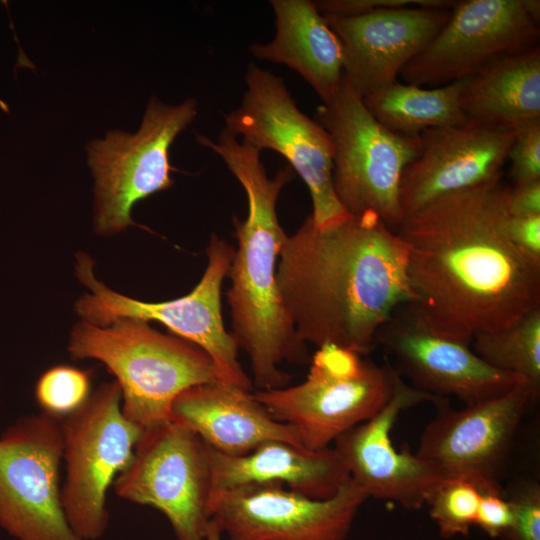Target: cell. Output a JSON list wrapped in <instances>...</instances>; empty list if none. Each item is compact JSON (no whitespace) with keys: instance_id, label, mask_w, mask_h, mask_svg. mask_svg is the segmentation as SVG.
<instances>
[{"instance_id":"5bb4252c","label":"cell","mask_w":540,"mask_h":540,"mask_svg":"<svg viewBox=\"0 0 540 540\" xmlns=\"http://www.w3.org/2000/svg\"><path fill=\"white\" fill-rule=\"evenodd\" d=\"M538 394L526 381L509 391L455 410L444 400L423 430L418 457L446 477L473 482L481 493H504L499 476L521 420Z\"/></svg>"},{"instance_id":"7c38bea8","label":"cell","mask_w":540,"mask_h":540,"mask_svg":"<svg viewBox=\"0 0 540 540\" xmlns=\"http://www.w3.org/2000/svg\"><path fill=\"white\" fill-rule=\"evenodd\" d=\"M61 420L24 416L0 436V527L16 540H83L61 504Z\"/></svg>"},{"instance_id":"9a60e30c","label":"cell","mask_w":540,"mask_h":540,"mask_svg":"<svg viewBox=\"0 0 540 540\" xmlns=\"http://www.w3.org/2000/svg\"><path fill=\"white\" fill-rule=\"evenodd\" d=\"M538 39V23L523 0L456 1L446 24L399 76L414 86H443L495 57L538 45Z\"/></svg>"},{"instance_id":"52a82bcc","label":"cell","mask_w":540,"mask_h":540,"mask_svg":"<svg viewBox=\"0 0 540 540\" xmlns=\"http://www.w3.org/2000/svg\"><path fill=\"white\" fill-rule=\"evenodd\" d=\"M314 119L333 147V187L349 215L373 212L390 228L402 220V173L419 152V136L395 133L366 108L344 78L338 92L316 109Z\"/></svg>"},{"instance_id":"603a6c76","label":"cell","mask_w":540,"mask_h":540,"mask_svg":"<svg viewBox=\"0 0 540 540\" xmlns=\"http://www.w3.org/2000/svg\"><path fill=\"white\" fill-rule=\"evenodd\" d=\"M467 118L512 130L540 119V47L500 55L464 78Z\"/></svg>"},{"instance_id":"484cf974","label":"cell","mask_w":540,"mask_h":540,"mask_svg":"<svg viewBox=\"0 0 540 540\" xmlns=\"http://www.w3.org/2000/svg\"><path fill=\"white\" fill-rule=\"evenodd\" d=\"M481 495L473 482L459 477H444L433 487L425 504L442 537L469 534L475 525Z\"/></svg>"},{"instance_id":"83f0119b","label":"cell","mask_w":540,"mask_h":540,"mask_svg":"<svg viewBox=\"0 0 540 540\" xmlns=\"http://www.w3.org/2000/svg\"><path fill=\"white\" fill-rule=\"evenodd\" d=\"M512 509V523L504 540H540V485L535 481L517 484L507 498Z\"/></svg>"},{"instance_id":"d6986e66","label":"cell","mask_w":540,"mask_h":540,"mask_svg":"<svg viewBox=\"0 0 540 540\" xmlns=\"http://www.w3.org/2000/svg\"><path fill=\"white\" fill-rule=\"evenodd\" d=\"M450 10L414 6L324 17L341 45L344 78L364 97L398 80L446 24Z\"/></svg>"},{"instance_id":"d4e9b609","label":"cell","mask_w":540,"mask_h":540,"mask_svg":"<svg viewBox=\"0 0 540 540\" xmlns=\"http://www.w3.org/2000/svg\"><path fill=\"white\" fill-rule=\"evenodd\" d=\"M473 351L487 364L523 378L540 391V308L508 327L474 336Z\"/></svg>"},{"instance_id":"8992f818","label":"cell","mask_w":540,"mask_h":540,"mask_svg":"<svg viewBox=\"0 0 540 540\" xmlns=\"http://www.w3.org/2000/svg\"><path fill=\"white\" fill-rule=\"evenodd\" d=\"M206 252L208 264L195 288L183 297L156 303L111 290L96 279L91 258L80 253L76 257V276L89 293L78 299L75 311L81 321L100 327L123 318L159 322L175 336L206 352L224 383L251 391L253 382L238 360V347L225 329L222 316L221 288L235 249L214 234Z\"/></svg>"},{"instance_id":"30bf717a","label":"cell","mask_w":540,"mask_h":540,"mask_svg":"<svg viewBox=\"0 0 540 540\" xmlns=\"http://www.w3.org/2000/svg\"><path fill=\"white\" fill-rule=\"evenodd\" d=\"M197 113L194 99L168 105L152 97L135 133L110 131L88 144L98 233L115 234L133 225V206L173 185L169 149Z\"/></svg>"},{"instance_id":"2e32d148","label":"cell","mask_w":540,"mask_h":540,"mask_svg":"<svg viewBox=\"0 0 540 540\" xmlns=\"http://www.w3.org/2000/svg\"><path fill=\"white\" fill-rule=\"evenodd\" d=\"M376 345L393 359V369L430 395L455 396L471 405L499 396L525 381L482 360L471 345L432 331L408 306L381 326Z\"/></svg>"},{"instance_id":"e0dca14e","label":"cell","mask_w":540,"mask_h":540,"mask_svg":"<svg viewBox=\"0 0 540 540\" xmlns=\"http://www.w3.org/2000/svg\"><path fill=\"white\" fill-rule=\"evenodd\" d=\"M445 399L422 392L399 378L386 405L372 418L350 429L334 442L333 449L350 478L368 498L385 499L410 509H420L433 487L444 477L433 463L398 451L391 430L400 413L422 402L436 405Z\"/></svg>"},{"instance_id":"836d02e7","label":"cell","mask_w":540,"mask_h":540,"mask_svg":"<svg viewBox=\"0 0 540 540\" xmlns=\"http://www.w3.org/2000/svg\"><path fill=\"white\" fill-rule=\"evenodd\" d=\"M525 9L529 16L537 23L540 18V1L539 0H523Z\"/></svg>"},{"instance_id":"8fae6325","label":"cell","mask_w":540,"mask_h":540,"mask_svg":"<svg viewBox=\"0 0 540 540\" xmlns=\"http://www.w3.org/2000/svg\"><path fill=\"white\" fill-rule=\"evenodd\" d=\"M112 485L118 497L163 513L179 540H205L211 520L209 446L190 429L171 420L144 429Z\"/></svg>"},{"instance_id":"ac0fdd59","label":"cell","mask_w":540,"mask_h":540,"mask_svg":"<svg viewBox=\"0 0 540 540\" xmlns=\"http://www.w3.org/2000/svg\"><path fill=\"white\" fill-rule=\"evenodd\" d=\"M514 134L470 118L422 132L400 181L402 219L442 195L502 178Z\"/></svg>"},{"instance_id":"e575fe53","label":"cell","mask_w":540,"mask_h":540,"mask_svg":"<svg viewBox=\"0 0 540 540\" xmlns=\"http://www.w3.org/2000/svg\"><path fill=\"white\" fill-rule=\"evenodd\" d=\"M222 531L218 524L211 519L205 540H221Z\"/></svg>"},{"instance_id":"ffe728a7","label":"cell","mask_w":540,"mask_h":540,"mask_svg":"<svg viewBox=\"0 0 540 540\" xmlns=\"http://www.w3.org/2000/svg\"><path fill=\"white\" fill-rule=\"evenodd\" d=\"M170 420L231 456L248 454L269 441L303 446L296 428L272 417L253 393L222 382L180 393L171 405Z\"/></svg>"},{"instance_id":"f1b7e54d","label":"cell","mask_w":540,"mask_h":540,"mask_svg":"<svg viewBox=\"0 0 540 540\" xmlns=\"http://www.w3.org/2000/svg\"><path fill=\"white\" fill-rule=\"evenodd\" d=\"M508 160L514 185L540 181V119L515 130Z\"/></svg>"},{"instance_id":"4316f807","label":"cell","mask_w":540,"mask_h":540,"mask_svg":"<svg viewBox=\"0 0 540 540\" xmlns=\"http://www.w3.org/2000/svg\"><path fill=\"white\" fill-rule=\"evenodd\" d=\"M92 371L70 365L47 369L37 380L35 400L41 412L63 419L78 410L91 395Z\"/></svg>"},{"instance_id":"4fadbf2b","label":"cell","mask_w":540,"mask_h":540,"mask_svg":"<svg viewBox=\"0 0 540 540\" xmlns=\"http://www.w3.org/2000/svg\"><path fill=\"white\" fill-rule=\"evenodd\" d=\"M284 487L267 482L212 491L210 518L228 540H345L368 498L351 478L325 499Z\"/></svg>"},{"instance_id":"7a4b0ae2","label":"cell","mask_w":540,"mask_h":540,"mask_svg":"<svg viewBox=\"0 0 540 540\" xmlns=\"http://www.w3.org/2000/svg\"><path fill=\"white\" fill-rule=\"evenodd\" d=\"M406 268L403 241L375 213L321 229L309 215L282 244L276 283L302 342L363 356L377 346L381 326L412 299Z\"/></svg>"},{"instance_id":"4dcf8cb0","label":"cell","mask_w":540,"mask_h":540,"mask_svg":"<svg viewBox=\"0 0 540 540\" xmlns=\"http://www.w3.org/2000/svg\"><path fill=\"white\" fill-rule=\"evenodd\" d=\"M511 523L512 509L504 493H482L475 525L489 537L501 538Z\"/></svg>"},{"instance_id":"3957f363","label":"cell","mask_w":540,"mask_h":540,"mask_svg":"<svg viewBox=\"0 0 540 540\" xmlns=\"http://www.w3.org/2000/svg\"><path fill=\"white\" fill-rule=\"evenodd\" d=\"M196 139L224 161L247 196L246 218L233 220L238 249L227 273L231 286L226 293L231 334L238 349L247 353L252 382L259 390L284 387L290 376L280 365L284 361H309L306 344L284 310L276 283L278 256L287 236L279 223L276 204L294 171L286 165L269 178L261 151L224 128L216 140L204 135Z\"/></svg>"},{"instance_id":"44dd1931","label":"cell","mask_w":540,"mask_h":540,"mask_svg":"<svg viewBox=\"0 0 540 540\" xmlns=\"http://www.w3.org/2000/svg\"><path fill=\"white\" fill-rule=\"evenodd\" d=\"M212 491L280 482L311 498L335 495L350 476L331 447L310 450L283 441H269L248 454L231 456L209 447Z\"/></svg>"},{"instance_id":"5b68a950","label":"cell","mask_w":540,"mask_h":540,"mask_svg":"<svg viewBox=\"0 0 540 540\" xmlns=\"http://www.w3.org/2000/svg\"><path fill=\"white\" fill-rule=\"evenodd\" d=\"M399 378L388 360L377 365L355 351L325 344L311 357L302 383L257 390L253 396L276 420L294 426L305 448L316 451L376 415Z\"/></svg>"},{"instance_id":"ba28073f","label":"cell","mask_w":540,"mask_h":540,"mask_svg":"<svg viewBox=\"0 0 540 540\" xmlns=\"http://www.w3.org/2000/svg\"><path fill=\"white\" fill-rule=\"evenodd\" d=\"M246 90L238 107L224 116V129L257 150L283 156L306 184L316 228H325L349 214L333 187V147L327 131L303 113L284 80L254 63L248 66Z\"/></svg>"},{"instance_id":"6da1fadb","label":"cell","mask_w":540,"mask_h":540,"mask_svg":"<svg viewBox=\"0 0 540 540\" xmlns=\"http://www.w3.org/2000/svg\"><path fill=\"white\" fill-rule=\"evenodd\" d=\"M502 178L442 195L394 230L407 251L411 310L435 333L471 345L540 308V263L508 233Z\"/></svg>"},{"instance_id":"9c48e42d","label":"cell","mask_w":540,"mask_h":540,"mask_svg":"<svg viewBox=\"0 0 540 540\" xmlns=\"http://www.w3.org/2000/svg\"><path fill=\"white\" fill-rule=\"evenodd\" d=\"M121 401L117 382H104L61 420V504L70 527L83 540H98L105 533L108 488L129 464L144 430L123 414Z\"/></svg>"},{"instance_id":"f546056e","label":"cell","mask_w":540,"mask_h":540,"mask_svg":"<svg viewBox=\"0 0 540 540\" xmlns=\"http://www.w3.org/2000/svg\"><path fill=\"white\" fill-rule=\"evenodd\" d=\"M323 16L352 17L378 10L410 6L451 9L455 0H319L314 1Z\"/></svg>"},{"instance_id":"cb8c5ba5","label":"cell","mask_w":540,"mask_h":540,"mask_svg":"<svg viewBox=\"0 0 540 540\" xmlns=\"http://www.w3.org/2000/svg\"><path fill=\"white\" fill-rule=\"evenodd\" d=\"M464 79L424 88L398 80L362 97L370 113L389 130L410 137L467 119L461 104Z\"/></svg>"},{"instance_id":"277c9868","label":"cell","mask_w":540,"mask_h":540,"mask_svg":"<svg viewBox=\"0 0 540 540\" xmlns=\"http://www.w3.org/2000/svg\"><path fill=\"white\" fill-rule=\"evenodd\" d=\"M68 351L74 360L106 366L120 387L123 414L143 429L169 421L173 401L186 389L224 383L201 348L143 320L123 318L103 327L81 321L71 331Z\"/></svg>"},{"instance_id":"1f68e13d","label":"cell","mask_w":540,"mask_h":540,"mask_svg":"<svg viewBox=\"0 0 540 540\" xmlns=\"http://www.w3.org/2000/svg\"><path fill=\"white\" fill-rule=\"evenodd\" d=\"M508 233L525 255L540 263V215H509Z\"/></svg>"},{"instance_id":"7402d4cb","label":"cell","mask_w":540,"mask_h":540,"mask_svg":"<svg viewBox=\"0 0 540 540\" xmlns=\"http://www.w3.org/2000/svg\"><path fill=\"white\" fill-rule=\"evenodd\" d=\"M275 34L267 43H252L257 59L283 64L296 71L320 97L330 100L344 74L340 42L314 1L271 0Z\"/></svg>"},{"instance_id":"d6a6232c","label":"cell","mask_w":540,"mask_h":540,"mask_svg":"<svg viewBox=\"0 0 540 540\" xmlns=\"http://www.w3.org/2000/svg\"><path fill=\"white\" fill-rule=\"evenodd\" d=\"M507 210L510 216L540 215V181L509 187Z\"/></svg>"}]
</instances>
